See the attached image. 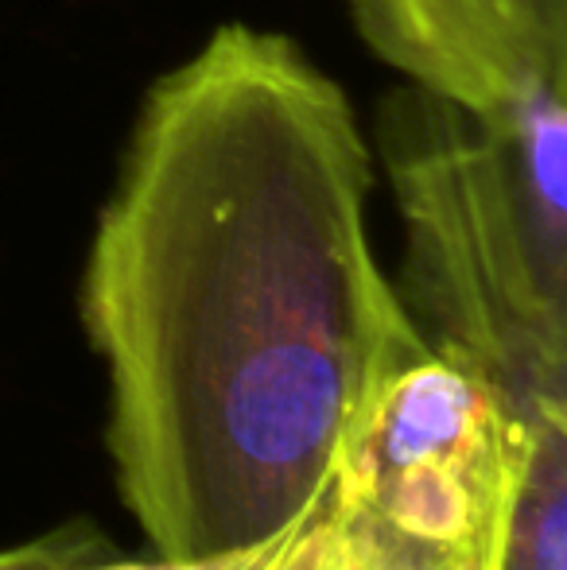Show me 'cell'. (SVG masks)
I'll list each match as a JSON object with an SVG mask.
<instances>
[{
	"mask_svg": "<svg viewBox=\"0 0 567 570\" xmlns=\"http://www.w3.org/2000/svg\"><path fill=\"white\" fill-rule=\"evenodd\" d=\"M373 148L295 39L226 23L133 120L78 315L117 497L159 559L265 548L428 345L370 237Z\"/></svg>",
	"mask_w": 567,
	"mask_h": 570,
	"instance_id": "cell-1",
	"label": "cell"
},
{
	"mask_svg": "<svg viewBox=\"0 0 567 570\" xmlns=\"http://www.w3.org/2000/svg\"><path fill=\"white\" fill-rule=\"evenodd\" d=\"M401 222L404 311L509 404L567 400V55L462 101L409 82L373 120Z\"/></svg>",
	"mask_w": 567,
	"mask_h": 570,
	"instance_id": "cell-2",
	"label": "cell"
},
{
	"mask_svg": "<svg viewBox=\"0 0 567 570\" xmlns=\"http://www.w3.org/2000/svg\"><path fill=\"white\" fill-rule=\"evenodd\" d=\"M514 404L478 365L424 345L381 381L334 465L346 512L412 543L470 551L498 528Z\"/></svg>",
	"mask_w": 567,
	"mask_h": 570,
	"instance_id": "cell-3",
	"label": "cell"
},
{
	"mask_svg": "<svg viewBox=\"0 0 567 570\" xmlns=\"http://www.w3.org/2000/svg\"><path fill=\"white\" fill-rule=\"evenodd\" d=\"M358 31L401 78L493 101L567 55V0H346Z\"/></svg>",
	"mask_w": 567,
	"mask_h": 570,
	"instance_id": "cell-4",
	"label": "cell"
},
{
	"mask_svg": "<svg viewBox=\"0 0 567 570\" xmlns=\"http://www.w3.org/2000/svg\"><path fill=\"white\" fill-rule=\"evenodd\" d=\"M493 570H567V400L514 404Z\"/></svg>",
	"mask_w": 567,
	"mask_h": 570,
	"instance_id": "cell-5",
	"label": "cell"
},
{
	"mask_svg": "<svg viewBox=\"0 0 567 570\" xmlns=\"http://www.w3.org/2000/svg\"><path fill=\"white\" fill-rule=\"evenodd\" d=\"M339 501V497H334ZM342 509V504H339ZM346 517V563L342 570H493V540L498 528L486 543L470 551H443L428 543H412L397 532H385L381 524L342 509ZM501 517V512H498Z\"/></svg>",
	"mask_w": 567,
	"mask_h": 570,
	"instance_id": "cell-6",
	"label": "cell"
},
{
	"mask_svg": "<svg viewBox=\"0 0 567 570\" xmlns=\"http://www.w3.org/2000/svg\"><path fill=\"white\" fill-rule=\"evenodd\" d=\"M346 563V517H342L334 489L319 509H311L295 528L276 535L253 570H342Z\"/></svg>",
	"mask_w": 567,
	"mask_h": 570,
	"instance_id": "cell-7",
	"label": "cell"
},
{
	"mask_svg": "<svg viewBox=\"0 0 567 570\" xmlns=\"http://www.w3.org/2000/svg\"><path fill=\"white\" fill-rule=\"evenodd\" d=\"M109 559H117L114 540L82 517L16 548H0V570H90Z\"/></svg>",
	"mask_w": 567,
	"mask_h": 570,
	"instance_id": "cell-8",
	"label": "cell"
},
{
	"mask_svg": "<svg viewBox=\"0 0 567 570\" xmlns=\"http://www.w3.org/2000/svg\"><path fill=\"white\" fill-rule=\"evenodd\" d=\"M273 548V540L265 548L242 551V556H214V559H148V563H129V559H109L90 570H253L265 559V551Z\"/></svg>",
	"mask_w": 567,
	"mask_h": 570,
	"instance_id": "cell-9",
	"label": "cell"
}]
</instances>
